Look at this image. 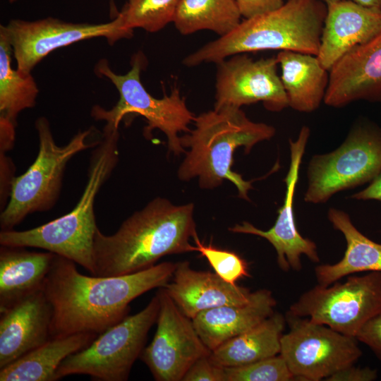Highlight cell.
I'll return each mask as SVG.
<instances>
[{
    "instance_id": "ac0fdd59",
    "label": "cell",
    "mask_w": 381,
    "mask_h": 381,
    "mask_svg": "<svg viewBox=\"0 0 381 381\" xmlns=\"http://www.w3.org/2000/svg\"><path fill=\"white\" fill-rule=\"evenodd\" d=\"M0 313V369L50 338L52 309L42 289Z\"/></svg>"
},
{
    "instance_id": "4fadbf2b",
    "label": "cell",
    "mask_w": 381,
    "mask_h": 381,
    "mask_svg": "<svg viewBox=\"0 0 381 381\" xmlns=\"http://www.w3.org/2000/svg\"><path fill=\"white\" fill-rule=\"evenodd\" d=\"M159 310L157 329L140 358L157 381H181L189 368L211 351L163 287L157 292Z\"/></svg>"
},
{
    "instance_id": "d4e9b609",
    "label": "cell",
    "mask_w": 381,
    "mask_h": 381,
    "mask_svg": "<svg viewBox=\"0 0 381 381\" xmlns=\"http://www.w3.org/2000/svg\"><path fill=\"white\" fill-rule=\"evenodd\" d=\"M286 318L279 313L212 351L210 358L222 368L248 364L279 354Z\"/></svg>"
},
{
    "instance_id": "30bf717a",
    "label": "cell",
    "mask_w": 381,
    "mask_h": 381,
    "mask_svg": "<svg viewBox=\"0 0 381 381\" xmlns=\"http://www.w3.org/2000/svg\"><path fill=\"white\" fill-rule=\"evenodd\" d=\"M380 313L381 272L349 275L344 283L318 284L302 294L286 312L354 337L369 320Z\"/></svg>"
},
{
    "instance_id": "e0dca14e",
    "label": "cell",
    "mask_w": 381,
    "mask_h": 381,
    "mask_svg": "<svg viewBox=\"0 0 381 381\" xmlns=\"http://www.w3.org/2000/svg\"><path fill=\"white\" fill-rule=\"evenodd\" d=\"M326 6L327 13L317 57L329 71L346 53L368 42L381 31V10L349 0Z\"/></svg>"
},
{
    "instance_id": "7a4b0ae2",
    "label": "cell",
    "mask_w": 381,
    "mask_h": 381,
    "mask_svg": "<svg viewBox=\"0 0 381 381\" xmlns=\"http://www.w3.org/2000/svg\"><path fill=\"white\" fill-rule=\"evenodd\" d=\"M194 205H176L157 197L134 212L113 234L97 229L93 246L96 276L136 272L161 258L195 251L190 243L197 234Z\"/></svg>"
},
{
    "instance_id": "9c48e42d",
    "label": "cell",
    "mask_w": 381,
    "mask_h": 381,
    "mask_svg": "<svg viewBox=\"0 0 381 381\" xmlns=\"http://www.w3.org/2000/svg\"><path fill=\"white\" fill-rule=\"evenodd\" d=\"M380 170L381 129L359 123L337 149L312 157L304 200L324 203L339 191L370 182Z\"/></svg>"
},
{
    "instance_id": "7c38bea8",
    "label": "cell",
    "mask_w": 381,
    "mask_h": 381,
    "mask_svg": "<svg viewBox=\"0 0 381 381\" xmlns=\"http://www.w3.org/2000/svg\"><path fill=\"white\" fill-rule=\"evenodd\" d=\"M16 68L27 73L53 51L92 38L104 37L109 44L131 38L133 30L124 27L118 14L107 23H71L48 17L36 20H11L5 25Z\"/></svg>"
},
{
    "instance_id": "277c9868",
    "label": "cell",
    "mask_w": 381,
    "mask_h": 381,
    "mask_svg": "<svg viewBox=\"0 0 381 381\" xmlns=\"http://www.w3.org/2000/svg\"><path fill=\"white\" fill-rule=\"evenodd\" d=\"M195 128L180 137L182 146L190 150L180 164L179 180L195 177L203 189H213L224 180L237 188L241 198L248 200L252 181H246L232 168L234 153L243 147L250 152L257 143L270 140L275 128L250 121L241 108L226 107L202 113L194 119Z\"/></svg>"
},
{
    "instance_id": "83f0119b",
    "label": "cell",
    "mask_w": 381,
    "mask_h": 381,
    "mask_svg": "<svg viewBox=\"0 0 381 381\" xmlns=\"http://www.w3.org/2000/svg\"><path fill=\"white\" fill-rule=\"evenodd\" d=\"M181 0H126L119 12L124 27L156 32L173 21Z\"/></svg>"
},
{
    "instance_id": "2e32d148",
    "label": "cell",
    "mask_w": 381,
    "mask_h": 381,
    "mask_svg": "<svg viewBox=\"0 0 381 381\" xmlns=\"http://www.w3.org/2000/svg\"><path fill=\"white\" fill-rule=\"evenodd\" d=\"M324 102L343 107L353 102H381V31L346 53L329 70Z\"/></svg>"
},
{
    "instance_id": "484cf974",
    "label": "cell",
    "mask_w": 381,
    "mask_h": 381,
    "mask_svg": "<svg viewBox=\"0 0 381 381\" xmlns=\"http://www.w3.org/2000/svg\"><path fill=\"white\" fill-rule=\"evenodd\" d=\"M12 46L5 25L0 26V118L16 124L18 114L32 108L39 93L31 73L11 66Z\"/></svg>"
},
{
    "instance_id": "7402d4cb",
    "label": "cell",
    "mask_w": 381,
    "mask_h": 381,
    "mask_svg": "<svg viewBox=\"0 0 381 381\" xmlns=\"http://www.w3.org/2000/svg\"><path fill=\"white\" fill-rule=\"evenodd\" d=\"M289 107L300 112H312L324 101L329 72L317 56L280 51L276 56Z\"/></svg>"
},
{
    "instance_id": "f546056e",
    "label": "cell",
    "mask_w": 381,
    "mask_h": 381,
    "mask_svg": "<svg viewBox=\"0 0 381 381\" xmlns=\"http://www.w3.org/2000/svg\"><path fill=\"white\" fill-rule=\"evenodd\" d=\"M195 251L206 258L210 266L221 279L227 283L236 284L243 277H250L246 261L234 252L205 245L198 234L193 237Z\"/></svg>"
},
{
    "instance_id": "8992f818",
    "label": "cell",
    "mask_w": 381,
    "mask_h": 381,
    "mask_svg": "<svg viewBox=\"0 0 381 381\" xmlns=\"http://www.w3.org/2000/svg\"><path fill=\"white\" fill-rule=\"evenodd\" d=\"M131 68L123 75L116 73L109 66V61L102 59L95 66V73L99 77L107 78L119 92V99L110 109L95 105L91 116L95 120L104 121L119 127L121 121L129 114H138L147 123L145 135L158 129L166 135L169 152L175 155L186 152L182 146L181 132H189L188 125L195 116L186 106L176 86L171 88L169 95L162 98L152 96L143 86L140 80L141 71L147 65V59L142 52L132 56Z\"/></svg>"
},
{
    "instance_id": "d6a6232c",
    "label": "cell",
    "mask_w": 381,
    "mask_h": 381,
    "mask_svg": "<svg viewBox=\"0 0 381 381\" xmlns=\"http://www.w3.org/2000/svg\"><path fill=\"white\" fill-rule=\"evenodd\" d=\"M241 16L250 18L278 9L284 0H236Z\"/></svg>"
},
{
    "instance_id": "3957f363",
    "label": "cell",
    "mask_w": 381,
    "mask_h": 381,
    "mask_svg": "<svg viewBox=\"0 0 381 381\" xmlns=\"http://www.w3.org/2000/svg\"><path fill=\"white\" fill-rule=\"evenodd\" d=\"M119 140V127L106 123L90 156L83 194L71 212L30 229L1 231V246L42 248L69 259L95 275L93 246L98 227L95 202L118 163Z\"/></svg>"
},
{
    "instance_id": "52a82bcc",
    "label": "cell",
    "mask_w": 381,
    "mask_h": 381,
    "mask_svg": "<svg viewBox=\"0 0 381 381\" xmlns=\"http://www.w3.org/2000/svg\"><path fill=\"white\" fill-rule=\"evenodd\" d=\"M35 126L38 154L27 171L12 182L8 200L0 214L1 231L13 229L30 214L51 210L59 198L68 162L98 142L88 141L92 133L90 128L78 132L67 144L58 145L46 117H39Z\"/></svg>"
},
{
    "instance_id": "ba28073f",
    "label": "cell",
    "mask_w": 381,
    "mask_h": 381,
    "mask_svg": "<svg viewBox=\"0 0 381 381\" xmlns=\"http://www.w3.org/2000/svg\"><path fill=\"white\" fill-rule=\"evenodd\" d=\"M159 310L156 294L142 310L126 316L87 346L65 358L56 371L57 380L71 375H87L101 381L127 380Z\"/></svg>"
},
{
    "instance_id": "8d00e7d4",
    "label": "cell",
    "mask_w": 381,
    "mask_h": 381,
    "mask_svg": "<svg viewBox=\"0 0 381 381\" xmlns=\"http://www.w3.org/2000/svg\"><path fill=\"white\" fill-rule=\"evenodd\" d=\"M327 5L341 0H322ZM362 6L381 10V0H349Z\"/></svg>"
},
{
    "instance_id": "1f68e13d",
    "label": "cell",
    "mask_w": 381,
    "mask_h": 381,
    "mask_svg": "<svg viewBox=\"0 0 381 381\" xmlns=\"http://www.w3.org/2000/svg\"><path fill=\"white\" fill-rule=\"evenodd\" d=\"M355 337L369 346L381 360V313L369 320Z\"/></svg>"
},
{
    "instance_id": "ffe728a7",
    "label": "cell",
    "mask_w": 381,
    "mask_h": 381,
    "mask_svg": "<svg viewBox=\"0 0 381 381\" xmlns=\"http://www.w3.org/2000/svg\"><path fill=\"white\" fill-rule=\"evenodd\" d=\"M276 305L272 292L263 289L252 292L246 303L211 308L200 313L192 321L200 339L212 351L272 315Z\"/></svg>"
},
{
    "instance_id": "603a6c76",
    "label": "cell",
    "mask_w": 381,
    "mask_h": 381,
    "mask_svg": "<svg viewBox=\"0 0 381 381\" xmlns=\"http://www.w3.org/2000/svg\"><path fill=\"white\" fill-rule=\"evenodd\" d=\"M327 217L333 227L344 235L346 248L338 262L315 267L318 284L329 286L344 277L357 272H381V244L359 231L345 212L330 208Z\"/></svg>"
},
{
    "instance_id": "f1b7e54d",
    "label": "cell",
    "mask_w": 381,
    "mask_h": 381,
    "mask_svg": "<svg viewBox=\"0 0 381 381\" xmlns=\"http://www.w3.org/2000/svg\"><path fill=\"white\" fill-rule=\"evenodd\" d=\"M224 368L225 381L295 380L280 354L248 364Z\"/></svg>"
},
{
    "instance_id": "4dcf8cb0",
    "label": "cell",
    "mask_w": 381,
    "mask_h": 381,
    "mask_svg": "<svg viewBox=\"0 0 381 381\" xmlns=\"http://www.w3.org/2000/svg\"><path fill=\"white\" fill-rule=\"evenodd\" d=\"M182 381H225L224 368L213 363L210 356H204L189 368Z\"/></svg>"
},
{
    "instance_id": "9a60e30c",
    "label": "cell",
    "mask_w": 381,
    "mask_h": 381,
    "mask_svg": "<svg viewBox=\"0 0 381 381\" xmlns=\"http://www.w3.org/2000/svg\"><path fill=\"white\" fill-rule=\"evenodd\" d=\"M309 136L310 129L304 126L296 140H289L290 165L284 179L285 197L272 227L263 231L248 222H243L229 228L231 232L258 236L267 240L275 249L278 265L284 272H288L290 269L299 272L302 268V255H306L313 262H320L315 243L300 234L296 226L294 213L296 186Z\"/></svg>"
},
{
    "instance_id": "6da1fadb",
    "label": "cell",
    "mask_w": 381,
    "mask_h": 381,
    "mask_svg": "<svg viewBox=\"0 0 381 381\" xmlns=\"http://www.w3.org/2000/svg\"><path fill=\"white\" fill-rule=\"evenodd\" d=\"M176 263L163 262L119 276H87L75 263L56 255L43 291L52 306L50 337L78 333L99 334L122 320L130 303L172 278Z\"/></svg>"
},
{
    "instance_id": "d590c367",
    "label": "cell",
    "mask_w": 381,
    "mask_h": 381,
    "mask_svg": "<svg viewBox=\"0 0 381 381\" xmlns=\"http://www.w3.org/2000/svg\"><path fill=\"white\" fill-rule=\"evenodd\" d=\"M356 200H375L381 202V170L363 190L351 196Z\"/></svg>"
},
{
    "instance_id": "8fae6325",
    "label": "cell",
    "mask_w": 381,
    "mask_h": 381,
    "mask_svg": "<svg viewBox=\"0 0 381 381\" xmlns=\"http://www.w3.org/2000/svg\"><path fill=\"white\" fill-rule=\"evenodd\" d=\"M289 331L280 340L279 354L295 380H326L362 356L358 340L308 318L285 316Z\"/></svg>"
},
{
    "instance_id": "836d02e7",
    "label": "cell",
    "mask_w": 381,
    "mask_h": 381,
    "mask_svg": "<svg viewBox=\"0 0 381 381\" xmlns=\"http://www.w3.org/2000/svg\"><path fill=\"white\" fill-rule=\"evenodd\" d=\"M377 377V372L368 367H355L353 365L335 373L325 380L328 381H372Z\"/></svg>"
},
{
    "instance_id": "4316f807",
    "label": "cell",
    "mask_w": 381,
    "mask_h": 381,
    "mask_svg": "<svg viewBox=\"0 0 381 381\" xmlns=\"http://www.w3.org/2000/svg\"><path fill=\"white\" fill-rule=\"evenodd\" d=\"M241 17L236 0H181L172 22L182 35L207 30L222 37L239 25Z\"/></svg>"
},
{
    "instance_id": "cb8c5ba5",
    "label": "cell",
    "mask_w": 381,
    "mask_h": 381,
    "mask_svg": "<svg viewBox=\"0 0 381 381\" xmlns=\"http://www.w3.org/2000/svg\"><path fill=\"white\" fill-rule=\"evenodd\" d=\"M97 334L78 333L50 337L44 344L0 369L1 381H55L56 371L70 355L87 346Z\"/></svg>"
},
{
    "instance_id": "5bb4252c",
    "label": "cell",
    "mask_w": 381,
    "mask_h": 381,
    "mask_svg": "<svg viewBox=\"0 0 381 381\" xmlns=\"http://www.w3.org/2000/svg\"><path fill=\"white\" fill-rule=\"evenodd\" d=\"M216 64L214 109L241 108L258 102L270 111H281L289 107L277 73L279 63L276 56L255 60L243 53Z\"/></svg>"
},
{
    "instance_id": "44dd1931",
    "label": "cell",
    "mask_w": 381,
    "mask_h": 381,
    "mask_svg": "<svg viewBox=\"0 0 381 381\" xmlns=\"http://www.w3.org/2000/svg\"><path fill=\"white\" fill-rule=\"evenodd\" d=\"M55 255L1 246L0 310L42 289Z\"/></svg>"
},
{
    "instance_id": "e575fe53",
    "label": "cell",
    "mask_w": 381,
    "mask_h": 381,
    "mask_svg": "<svg viewBox=\"0 0 381 381\" xmlns=\"http://www.w3.org/2000/svg\"><path fill=\"white\" fill-rule=\"evenodd\" d=\"M16 124L0 118V143L1 152L6 153L13 147Z\"/></svg>"
},
{
    "instance_id": "74e56055",
    "label": "cell",
    "mask_w": 381,
    "mask_h": 381,
    "mask_svg": "<svg viewBox=\"0 0 381 381\" xmlns=\"http://www.w3.org/2000/svg\"><path fill=\"white\" fill-rule=\"evenodd\" d=\"M18 1V0H8V1H9L10 3H13V2H16V1Z\"/></svg>"
},
{
    "instance_id": "d6986e66",
    "label": "cell",
    "mask_w": 381,
    "mask_h": 381,
    "mask_svg": "<svg viewBox=\"0 0 381 381\" xmlns=\"http://www.w3.org/2000/svg\"><path fill=\"white\" fill-rule=\"evenodd\" d=\"M163 288L190 319L211 308L246 303L252 296L249 289L227 283L216 273L193 270L188 261L176 263L171 282Z\"/></svg>"
},
{
    "instance_id": "5b68a950",
    "label": "cell",
    "mask_w": 381,
    "mask_h": 381,
    "mask_svg": "<svg viewBox=\"0 0 381 381\" xmlns=\"http://www.w3.org/2000/svg\"><path fill=\"white\" fill-rule=\"evenodd\" d=\"M326 13V4L319 0H288L277 10L241 21L229 34L188 55L183 64H217L235 54L264 50L317 56Z\"/></svg>"
}]
</instances>
